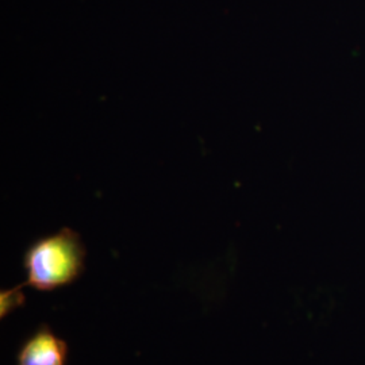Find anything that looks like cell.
<instances>
[{
	"instance_id": "3",
	"label": "cell",
	"mask_w": 365,
	"mask_h": 365,
	"mask_svg": "<svg viewBox=\"0 0 365 365\" xmlns=\"http://www.w3.org/2000/svg\"><path fill=\"white\" fill-rule=\"evenodd\" d=\"M22 286L3 289L0 294V317L1 319L13 313L15 309L22 307L25 304V294L22 292Z\"/></svg>"
},
{
	"instance_id": "1",
	"label": "cell",
	"mask_w": 365,
	"mask_h": 365,
	"mask_svg": "<svg viewBox=\"0 0 365 365\" xmlns=\"http://www.w3.org/2000/svg\"><path fill=\"white\" fill-rule=\"evenodd\" d=\"M86 259L87 249L81 237L64 226L27 247L22 259L26 280L21 286L42 292L71 286L84 272Z\"/></svg>"
},
{
	"instance_id": "2",
	"label": "cell",
	"mask_w": 365,
	"mask_h": 365,
	"mask_svg": "<svg viewBox=\"0 0 365 365\" xmlns=\"http://www.w3.org/2000/svg\"><path fill=\"white\" fill-rule=\"evenodd\" d=\"M69 346L48 324L39 325L19 346L16 365H66Z\"/></svg>"
}]
</instances>
